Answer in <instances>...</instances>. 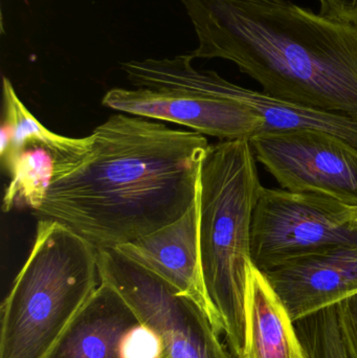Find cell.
<instances>
[{
	"instance_id": "cell-4",
	"label": "cell",
	"mask_w": 357,
	"mask_h": 358,
	"mask_svg": "<svg viewBox=\"0 0 357 358\" xmlns=\"http://www.w3.org/2000/svg\"><path fill=\"white\" fill-rule=\"evenodd\" d=\"M101 284L98 250L64 223L42 218L1 306L0 358H45Z\"/></svg>"
},
{
	"instance_id": "cell-16",
	"label": "cell",
	"mask_w": 357,
	"mask_h": 358,
	"mask_svg": "<svg viewBox=\"0 0 357 358\" xmlns=\"http://www.w3.org/2000/svg\"></svg>"
},
{
	"instance_id": "cell-15",
	"label": "cell",
	"mask_w": 357,
	"mask_h": 358,
	"mask_svg": "<svg viewBox=\"0 0 357 358\" xmlns=\"http://www.w3.org/2000/svg\"><path fill=\"white\" fill-rule=\"evenodd\" d=\"M320 14L335 20L357 25V0H319Z\"/></svg>"
},
{
	"instance_id": "cell-8",
	"label": "cell",
	"mask_w": 357,
	"mask_h": 358,
	"mask_svg": "<svg viewBox=\"0 0 357 358\" xmlns=\"http://www.w3.org/2000/svg\"><path fill=\"white\" fill-rule=\"evenodd\" d=\"M256 159L281 189L357 206V148L314 129L265 132L249 140Z\"/></svg>"
},
{
	"instance_id": "cell-11",
	"label": "cell",
	"mask_w": 357,
	"mask_h": 358,
	"mask_svg": "<svg viewBox=\"0 0 357 358\" xmlns=\"http://www.w3.org/2000/svg\"><path fill=\"white\" fill-rule=\"evenodd\" d=\"M142 327L123 296L101 282L45 358H127L130 340Z\"/></svg>"
},
{
	"instance_id": "cell-9",
	"label": "cell",
	"mask_w": 357,
	"mask_h": 358,
	"mask_svg": "<svg viewBox=\"0 0 357 358\" xmlns=\"http://www.w3.org/2000/svg\"><path fill=\"white\" fill-rule=\"evenodd\" d=\"M263 273L296 323L357 294V242L291 259Z\"/></svg>"
},
{
	"instance_id": "cell-12",
	"label": "cell",
	"mask_w": 357,
	"mask_h": 358,
	"mask_svg": "<svg viewBox=\"0 0 357 358\" xmlns=\"http://www.w3.org/2000/svg\"><path fill=\"white\" fill-rule=\"evenodd\" d=\"M240 358H308L286 307L253 262L247 273Z\"/></svg>"
},
{
	"instance_id": "cell-5",
	"label": "cell",
	"mask_w": 357,
	"mask_h": 358,
	"mask_svg": "<svg viewBox=\"0 0 357 358\" xmlns=\"http://www.w3.org/2000/svg\"><path fill=\"white\" fill-rule=\"evenodd\" d=\"M193 56L131 60L121 64L134 90L112 88L102 105L122 113L180 124L219 141L251 140L263 131L255 111L233 99L232 82L193 66Z\"/></svg>"
},
{
	"instance_id": "cell-6",
	"label": "cell",
	"mask_w": 357,
	"mask_h": 358,
	"mask_svg": "<svg viewBox=\"0 0 357 358\" xmlns=\"http://www.w3.org/2000/svg\"><path fill=\"white\" fill-rule=\"evenodd\" d=\"M101 282L112 286L159 343V358H235L190 296L125 256L98 250Z\"/></svg>"
},
{
	"instance_id": "cell-7",
	"label": "cell",
	"mask_w": 357,
	"mask_h": 358,
	"mask_svg": "<svg viewBox=\"0 0 357 358\" xmlns=\"http://www.w3.org/2000/svg\"><path fill=\"white\" fill-rule=\"evenodd\" d=\"M357 242V206L262 187L252 221V262L262 273L291 259Z\"/></svg>"
},
{
	"instance_id": "cell-14",
	"label": "cell",
	"mask_w": 357,
	"mask_h": 358,
	"mask_svg": "<svg viewBox=\"0 0 357 358\" xmlns=\"http://www.w3.org/2000/svg\"><path fill=\"white\" fill-rule=\"evenodd\" d=\"M340 325L357 357V294L337 304Z\"/></svg>"
},
{
	"instance_id": "cell-3",
	"label": "cell",
	"mask_w": 357,
	"mask_h": 358,
	"mask_svg": "<svg viewBox=\"0 0 357 358\" xmlns=\"http://www.w3.org/2000/svg\"><path fill=\"white\" fill-rule=\"evenodd\" d=\"M262 187L249 140L210 145L199 176V252L207 294L235 358L245 342L252 221Z\"/></svg>"
},
{
	"instance_id": "cell-1",
	"label": "cell",
	"mask_w": 357,
	"mask_h": 358,
	"mask_svg": "<svg viewBox=\"0 0 357 358\" xmlns=\"http://www.w3.org/2000/svg\"><path fill=\"white\" fill-rule=\"evenodd\" d=\"M52 178L35 214L64 223L96 250L117 248L184 216L194 204L207 138L117 113Z\"/></svg>"
},
{
	"instance_id": "cell-10",
	"label": "cell",
	"mask_w": 357,
	"mask_h": 358,
	"mask_svg": "<svg viewBox=\"0 0 357 358\" xmlns=\"http://www.w3.org/2000/svg\"><path fill=\"white\" fill-rule=\"evenodd\" d=\"M117 250L193 299L207 313L216 331L220 336L224 334V324L203 281L199 252L198 191L194 204L184 216Z\"/></svg>"
},
{
	"instance_id": "cell-13",
	"label": "cell",
	"mask_w": 357,
	"mask_h": 358,
	"mask_svg": "<svg viewBox=\"0 0 357 358\" xmlns=\"http://www.w3.org/2000/svg\"><path fill=\"white\" fill-rule=\"evenodd\" d=\"M88 138H68L42 128L27 141L4 169L10 180L4 192L2 210H38L54 170L75 161L85 150Z\"/></svg>"
},
{
	"instance_id": "cell-2",
	"label": "cell",
	"mask_w": 357,
	"mask_h": 358,
	"mask_svg": "<svg viewBox=\"0 0 357 358\" xmlns=\"http://www.w3.org/2000/svg\"><path fill=\"white\" fill-rule=\"evenodd\" d=\"M193 58L231 61L263 92L357 120V25L287 0H182Z\"/></svg>"
}]
</instances>
